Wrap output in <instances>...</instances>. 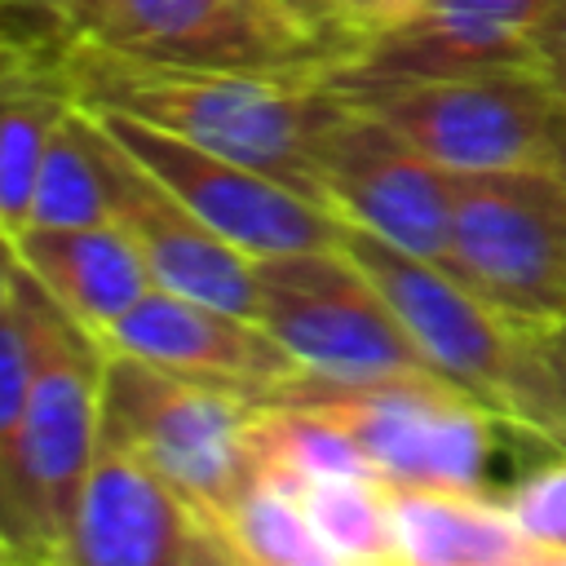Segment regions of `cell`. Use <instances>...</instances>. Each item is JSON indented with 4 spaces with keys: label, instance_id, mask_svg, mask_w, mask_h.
<instances>
[{
    "label": "cell",
    "instance_id": "6da1fadb",
    "mask_svg": "<svg viewBox=\"0 0 566 566\" xmlns=\"http://www.w3.org/2000/svg\"><path fill=\"white\" fill-rule=\"evenodd\" d=\"M57 71L71 97L88 111H115L177 133L318 199V142L345 106V97L327 80L168 66L124 57L88 40H66Z\"/></svg>",
    "mask_w": 566,
    "mask_h": 566
},
{
    "label": "cell",
    "instance_id": "7a4b0ae2",
    "mask_svg": "<svg viewBox=\"0 0 566 566\" xmlns=\"http://www.w3.org/2000/svg\"><path fill=\"white\" fill-rule=\"evenodd\" d=\"M340 248L371 274L402 327L447 380L566 451V411L539 354L535 323L504 314L451 270L411 256L363 226L345 221Z\"/></svg>",
    "mask_w": 566,
    "mask_h": 566
},
{
    "label": "cell",
    "instance_id": "3957f363",
    "mask_svg": "<svg viewBox=\"0 0 566 566\" xmlns=\"http://www.w3.org/2000/svg\"><path fill=\"white\" fill-rule=\"evenodd\" d=\"M102 340L44 292L40 363L0 509V535L18 562H66L80 491L102 442Z\"/></svg>",
    "mask_w": 566,
    "mask_h": 566
},
{
    "label": "cell",
    "instance_id": "277c9868",
    "mask_svg": "<svg viewBox=\"0 0 566 566\" xmlns=\"http://www.w3.org/2000/svg\"><path fill=\"white\" fill-rule=\"evenodd\" d=\"M265 402H301L332 416L385 482L478 491H491L486 469L495 455V438L517 424L438 371H389L358 380L301 371Z\"/></svg>",
    "mask_w": 566,
    "mask_h": 566
},
{
    "label": "cell",
    "instance_id": "5b68a950",
    "mask_svg": "<svg viewBox=\"0 0 566 566\" xmlns=\"http://www.w3.org/2000/svg\"><path fill=\"white\" fill-rule=\"evenodd\" d=\"M252 407V398L186 380L124 349L102 358V433L168 473L221 531L226 509L256 469L248 447Z\"/></svg>",
    "mask_w": 566,
    "mask_h": 566
},
{
    "label": "cell",
    "instance_id": "8992f818",
    "mask_svg": "<svg viewBox=\"0 0 566 566\" xmlns=\"http://www.w3.org/2000/svg\"><path fill=\"white\" fill-rule=\"evenodd\" d=\"M451 172L553 168L557 88L531 66L336 88Z\"/></svg>",
    "mask_w": 566,
    "mask_h": 566
},
{
    "label": "cell",
    "instance_id": "52a82bcc",
    "mask_svg": "<svg viewBox=\"0 0 566 566\" xmlns=\"http://www.w3.org/2000/svg\"><path fill=\"white\" fill-rule=\"evenodd\" d=\"M256 323L314 376L358 380L389 371H438L371 274L340 243L261 256Z\"/></svg>",
    "mask_w": 566,
    "mask_h": 566
},
{
    "label": "cell",
    "instance_id": "ba28073f",
    "mask_svg": "<svg viewBox=\"0 0 566 566\" xmlns=\"http://www.w3.org/2000/svg\"><path fill=\"white\" fill-rule=\"evenodd\" d=\"M451 274L522 323L566 318V177L557 168L455 172Z\"/></svg>",
    "mask_w": 566,
    "mask_h": 566
},
{
    "label": "cell",
    "instance_id": "9c48e42d",
    "mask_svg": "<svg viewBox=\"0 0 566 566\" xmlns=\"http://www.w3.org/2000/svg\"><path fill=\"white\" fill-rule=\"evenodd\" d=\"M75 40L124 57L327 80L336 53L283 0H93Z\"/></svg>",
    "mask_w": 566,
    "mask_h": 566
},
{
    "label": "cell",
    "instance_id": "30bf717a",
    "mask_svg": "<svg viewBox=\"0 0 566 566\" xmlns=\"http://www.w3.org/2000/svg\"><path fill=\"white\" fill-rule=\"evenodd\" d=\"M88 115L137 164H146L190 212H199L221 239H230L252 261L340 243L345 221L327 203L292 190L287 181H279V177H270L243 159L195 146L177 133L150 128L142 119H128L115 111H88Z\"/></svg>",
    "mask_w": 566,
    "mask_h": 566
},
{
    "label": "cell",
    "instance_id": "8fae6325",
    "mask_svg": "<svg viewBox=\"0 0 566 566\" xmlns=\"http://www.w3.org/2000/svg\"><path fill=\"white\" fill-rule=\"evenodd\" d=\"M318 199L349 226L451 270L455 172L354 102L327 124L314 159Z\"/></svg>",
    "mask_w": 566,
    "mask_h": 566
},
{
    "label": "cell",
    "instance_id": "7c38bea8",
    "mask_svg": "<svg viewBox=\"0 0 566 566\" xmlns=\"http://www.w3.org/2000/svg\"><path fill=\"white\" fill-rule=\"evenodd\" d=\"M75 566H239L226 531L150 460L102 433L80 491Z\"/></svg>",
    "mask_w": 566,
    "mask_h": 566
},
{
    "label": "cell",
    "instance_id": "4fadbf2b",
    "mask_svg": "<svg viewBox=\"0 0 566 566\" xmlns=\"http://www.w3.org/2000/svg\"><path fill=\"white\" fill-rule=\"evenodd\" d=\"M88 124H93L97 146H102L111 221L142 252L155 287L199 296V301H212V305H226V310L256 318V261L248 252H239L230 239H221L199 212H190L93 115H88Z\"/></svg>",
    "mask_w": 566,
    "mask_h": 566
},
{
    "label": "cell",
    "instance_id": "5bb4252c",
    "mask_svg": "<svg viewBox=\"0 0 566 566\" xmlns=\"http://www.w3.org/2000/svg\"><path fill=\"white\" fill-rule=\"evenodd\" d=\"M102 345L137 354L186 380L230 389L252 402L274 398L305 371L252 314L181 296L168 287H150L106 332Z\"/></svg>",
    "mask_w": 566,
    "mask_h": 566
},
{
    "label": "cell",
    "instance_id": "9a60e30c",
    "mask_svg": "<svg viewBox=\"0 0 566 566\" xmlns=\"http://www.w3.org/2000/svg\"><path fill=\"white\" fill-rule=\"evenodd\" d=\"M544 9L548 0H429V9H420L394 31H380L354 57H345L327 75V84L367 88L460 71H535L531 35Z\"/></svg>",
    "mask_w": 566,
    "mask_h": 566
},
{
    "label": "cell",
    "instance_id": "2e32d148",
    "mask_svg": "<svg viewBox=\"0 0 566 566\" xmlns=\"http://www.w3.org/2000/svg\"><path fill=\"white\" fill-rule=\"evenodd\" d=\"M13 256L97 340L155 287L142 252L115 221L27 226L13 234Z\"/></svg>",
    "mask_w": 566,
    "mask_h": 566
},
{
    "label": "cell",
    "instance_id": "e0dca14e",
    "mask_svg": "<svg viewBox=\"0 0 566 566\" xmlns=\"http://www.w3.org/2000/svg\"><path fill=\"white\" fill-rule=\"evenodd\" d=\"M398 562L411 566H553L504 500L478 486L389 482Z\"/></svg>",
    "mask_w": 566,
    "mask_h": 566
},
{
    "label": "cell",
    "instance_id": "ac0fdd59",
    "mask_svg": "<svg viewBox=\"0 0 566 566\" xmlns=\"http://www.w3.org/2000/svg\"><path fill=\"white\" fill-rule=\"evenodd\" d=\"M71 88L53 66H31L0 84V230L22 234L31 226V195L44 164V150L71 111Z\"/></svg>",
    "mask_w": 566,
    "mask_h": 566
},
{
    "label": "cell",
    "instance_id": "d6986e66",
    "mask_svg": "<svg viewBox=\"0 0 566 566\" xmlns=\"http://www.w3.org/2000/svg\"><path fill=\"white\" fill-rule=\"evenodd\" d=\"M226 539L239 566H336L305 513L296 478L265 464L252 469V478L226 509Z\"/></svg>",
    "mask_w": 566,
    "mask_h": 566
},
{
    "label": "cell",
    "instance_id": "ffe728a7",
    "mask_svg": "<svg viewBox=\"0 0 566 566\" xmlns=\"http://www.w3.org/2000/svg\"><path fill=\"white\" fill-rule=\"evenodd\" d=\"M305 513L327 544L336 566H380L398 562L389 482L376 473H336V478H296Z\"/></svg>",
    "mask_w": 566,
    "mask_h": 566
},
{
    "label": "cell",
    "instance_id": "44dd1931",
    "mask_svg": "<svg viewBox=\"0 0 566 566\" xmlns=\"http://www.w3.org/2000/svg\"><path fill=\"white\" fill-rule=\"evenodd\" d=\"M97 221H111L102 146L84 106L71 102L35 177L31 226H97Z\"/></svg>",
    "mask_w": 566,
    "mask_h": 566
},
{
    "label": "cell",
    "instance_id": "7402d4cb",
    "mask_svg": "<svg viewBox=\"0 0 566 566\" xmlns=\"http://www.w3.org/2000/svg\"><path fill=\"white\" fill-rule=\"evenodd\" d=\"M40 305H44V287L18 265L13 292L0 310V509H4L13 438H18L27 394H31V376H35V363H40Z\"/></svg>",
    "mask_w": 566,
    "mask_h": 566
},
{
    "label": "cell",
    "instance_id": "603a6c76",
    "mask_svg": "<svg viewBox=\"0 0 566 566\" xmlns=\"http://www.w3.org/2000/svg\"><path fill=\"white\" fill-rule=\"evenodd\" d=\"M500 500L522 526V535L544 548L553 566H566V451L548 455L526 478L504 486Z\"/></svg>",
    "mask_w": 566,
    "mask_h": 566
},
{
    "label": "cell",
    "instance_id": "cb8c5ba5",
    "mask_svg": "<svg viewBox=\"0 0 566 566\" xmlns=\"http://www.w3.org/2000/svg\"><path fill=\"white\" fill-rule=\"evenodd\" d=\"M531 53H535V71L557 88V97H566V0H548L531 35Z\"/></svg>",
    "mask_w": 566,
    "mask_h": 566
},
{
    "label": "cell",
    "instance_id": "d4e9b609",
    "mask_svg": "<svg viewBox=\"0 0 566 566\" xmlns=\"http://www.w3.org/2000/svg\"><path fill=\"white\" fill-rule=\"evenodd\" d=\"M283 4L336 53V66L349 57V18L358 0H283Z\"/></svg>",
    "mask_w": 566,
    "mask_h": 566
},
{
    "label": "cell",
    "instance_id": "484cf974",
    "mask_svg": "<svg viewBox=\"0 0 566 566\" xmlns=\"http://www.w3.org/2000/svg\"><path fill=\"white\" fill-rule=\"evenodd\" d=\"M420 9H429V0H358L354 4V18H349V57L367 40H376L380 31H394L407 18H416Z\"/></svg>",
    "mask_w": 566,
    "mask_h": 566
},
{
    "label": "cell",
    "instance_id": "4316f807",
    "mask_svg": "<svg viewBox=\"0 0 566 566\" xmlns=\"http://www.w3.org/2000/svg\"><path fill=\"white\" fill-rule=\"evenodd\" d=\"M4 4H27V9L49 13V18L57 22L62 40H75V35L84 31L88 13H93V0H4Z\"/></svg>",
    "mask_w": 566,
    "mask_h": 566
},
{
    "label": "cell",
    "instance_id": "83f0119b",
    "mask_svg": "<svg viewBox=\"0 0 566 566\" xmlns=\"http://www.w3.org/2000/svg\"><path fill=\"white\" fill-rule=\"evenodd\" d=\"M539 354L548 363V376H553L557 398H562V411H566V318L539 327Z\"/></svg>",
    "mask_w": 566,
    "mask_h": 566
},
{
    "label": "cell",
    "instance_id": "f1b7e54d",
    "mask_svg": "<svg viewBox=\"0 0 566 566\" xmlns=\"http://www.w3.org/2000/svg\"><path fill=\"white\" fill-rule=\"evenodd\" d=\"M31 66H40V57L0 22V84H9L13 75H22V71H31Z\"/></svg>",
    "mask_w": 566,
    "mask_h": 566
},
{
    "label": "cell",
    "instance_id": "f546056e",
    "mask_svg": "<svg viewBox=\"0 0 566 566\" xmlns=\"http://www.w3.org/2000/svg\"><path fill=\"white\" fill-rule=\"evenodd\" d=\"M13 279H18V256H13L9 234L0 230V310H4V301H9V292H13Z\"/></svg>",
    "mask_w": 566,
    "mask_h": 566
},
{
    "label": "cell",
    "instance_id": "4dcf8cb0",
    "mask_svg": "<svg viewBox=\"0 0 566 566\" xmlns=\"http://www.w3.org/2000/svg\"><path fill=\"white\" fill-rule=\"evenodd\" d=\"M553 168L566 177V97H557L553 111Z\"/></svg>",
    "mask_w": 566,
    "mask_h": 566
},
{
    "label": "cell",
    "instance_id": "1f68e13d",
    "mask_svg": "<svg viewBox=\"0 0 566 566\" xmlns=\"http://www.w3.org/2000/svg\"><path fill=\"white\" fill-rule=\"evenodd\" d=\"M0 4H4V0H0Z\"/></svg>",
    "mask_w": 566,
    "mask_h": 566
}]
</instances>
